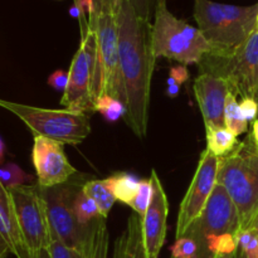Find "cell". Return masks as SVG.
<instances>
[{
  "label": "cell",
  "instance_id": "1",
  "mask_svg": "<svg viewBox=\"0 0 258 258\" xmlns=\"http://www.w3.org/2000/svg\"><path fill=\"white\" fill-rule=\"evenodd\" d=\"M118 54L126 92L125 121L138 138L148 133L150 90L156 58L151 44V23L136 14L127 0L117 12Z\"/></svg>",
  "mask_w": 258,
  "mask_h": 258
},
{
  "label": "cell",
  "instance_id": "2",
  "mask_svg": "<svg viewBox=\"0 0 258 258\" xmlns=\"http://www.w3.org/2000/svg\"><path fill=\"white\" fill-rule=\"evenodd\" d=\"M258 4L249 7L194 0L198 29L213 48L211 53H231L257 30Z\"/></svg>",
  "mask_w": 258,
  "mask_h": 258
},
{
  "label": "cell",
  "instance_id": "3",
  "mask_svg": "<svg viewBox=\"0 0 258 258\" xmlns=\"http://www.w3.org/2000/svg\"><path fill=\"white\" fill-rule=\"evenodd\" d=\"M217 183L236 206L242 229H248L258 213V146L251 133L223 158H219Z\"/></svg>",
  "mask_w": 258,
  "mask_h": 258
},
{
  "label": "cell",
  "instance_id": "4",
  "mask_svg": "<svg viewBox=\"0 0 258 258\" xmlns=\"http://www.w3.org/2000/svg\"><path fill=\"white\" fill-rule=\"evenodd\" d=\"M151 44L156 59L168 58L180 64H198L206 53L213 48L201 30L178 19L168 9L166 0H161L151 24Z\"/></svg>",
  "mask_w": 258,
  "mask_h": 258
},
{
  "label": "cell",
  "instance_id": "5",
  "mask_svg": "<svg viewBox=\"0 0 258 258\" xmlns=\"http://www.w3.org/2000/svg\"><path fill=\"white\" fill-rule=\"evenodd\" d=\"M201 75L221 78L237 97L258 102V29L231 53H206L198 63Z\"/></svg>",
  "mask_w": 258,
  "mask_h": 258
},
{
  "label": "cell",
  "instance_id": "6",
  "mask_svg": "<svg viewBox=\"0 0 258 258\" xmlns=\"http://www.w3.org/2000/svg\"><path fill=\"white\" fill-rule=\"evenodd\" d=\"M88 25L96 35V60L93 72V101L110 95L126 106V92L118 54L117 14L102 13L90 15Z\"/></svg>",
  "mask_w": 258,
  "mask_h": 258
},
{
  "label": "cell",
  "instance_id": "7",
  "mask_svg": "<svg viewBox=\"0 0 258 258\" xmlns=\"http://www.w3.org/2000/svg\"><path fill=\"white\" fill-rule=\"evenodd\" d=\"M0 107L19 117L33 136H43L68 145H78L91 134L90 115L71 110H52L0 98Z\"/></svg>",
  "mask_w": 258,
  "mask_h": 258
},
{
  "label": "cell",
  "instance_id": "8",
  "mask_svg": "<svg viewBox=\"0 0 258 258\" xmlns=\"http://www.w3.org/2000/svg\"><path fill=\"white\" fill-rule=\"evenodd\" d=\"M82 186L83 184L78 180H68L49 188L42 186V191L52 233L63 244L88 256L93 236V222L87 227L82 226L78 223L73 211V202Z\"/></svg>",
  "mask_w": 258,
  "mask_h": 258
},
{
  "label": "cell",
  "instance_id": "9",
  "mask_svg": "<svg viewBox=\"0 0 258 258\" xmlns=\"http://www.w3.org/2000/svg\"><path fill=\"white\" fill-rule=\"evenodd\" d=\"M20 233L32 258L43 249H49L52 228L48 219L47 206L42 186L38 183L10 189Z\"/></svg>",
  "mask_w": 258,
  "mask_h": 258
},
{
  "label": "cell",
  "instance_id": "10",
  "mask_svg": "<svg viewBox=\"0 0 258 258\" xmlns=\"http://www.w3.org/2000/svg\"><path fill=\"white\" fill-rule=\"evenodd\" d=\"M96 60V35L88 25L82 32V40L73 55L70 68V81L60 100V105L76 112H95L92 97L93 72Z\"/></svg>",
  "mask_w": 258,
  "mask_h": 258
},
{
  "label": "cell",
  "instance_id": "11",
  "mask_svg": "<svg viewBox=\"0 0 258 258\" xmlns=\"http://www.w3.org/2000/svg\"><path fill=\"white\" fill-rule=\"evenodd\" d=\"M241 231V219L236 206L227 194L226 189L217 183L204 211L193 222L184 236L196 239L204 251L212 254L207 247L208 238L222 234H233L237 237Z\"/></svg>",
  "mask_w": 258,
  "mask_h": 258
},
{
  "label": "cell",
  "instance_id": "12",
  "mask_svg": "<svg viewBox=\"0 0 258 258\" xmlns=\"http://www.w3.org/2000/svg\"><path fill=\"white\" fill-rule=\"evenodd\" d=\"M218 168L219 158L212 154L208 149H206L202 153L193 180L190 181L188 191L179 207L176 238L185 234L189 227L206 208L217 185Z\"/></svg>",
  "mask_w": 258,
  "mask_h": 258
},
{
  "label": "cell",
  "instance_id": "13",
  "mask_svg": "<svg viewBox=\"0 0 258 258\" xmlns=\"http://www.w3.org/2000/svg\"><path fill=\"white\" fill-rule=\"evenodd\" d=\"M32 160L37 173V183L43 188L59 185L76 174L64 154L63 144L43 136H35Z\"/></svg>",
  "mask_w": 258,
  "mask_h": 258
},
{
  "label": "cell",
  "instance_id": "14",
  "mask_svg": "<svg viewBox=\"0 0 258 258\" xmlns=\"http://www.w3.org/2000/svg\"><path fill=\"white\" fill-rule=\"evenodd\" d=\"M150 178L154 186L153 199L146 213L141 218L144 246L148 258H159L168 231L166 221H168L169 203L156 170L151 171Z\"/></svg>",
  "mask_w": 258,
  "mask_h": 258
},
{
  "label": "cell",
  "instance_id": "15",
  "mask_svg": "<svg viewBox=\"0 0 258 258\" xmlns=\"http://www.w3.org/2000/svg\"><path fill=\"white\" fill-rule=\"evenodd\" d=\"M193 88L206 128L226 127L224 108L227 96L231 92L228 85L221 78L199 75L194 81Z\"/></svg>",
  "mask_w": 258,
  "mask_h": 258
},
{
  "label": "cell",
  "instance_id": "16",
  "mask_svg": "<svg viewBox=\"0 0 258 258\" xmlns=\"http://www.w3.org/2000/svg\"><path fill=\"white\" fill-rule=\"evenodd\" d=\"M0 251H9L17 258H32L27 248L9 189L0 183Z\"/></svg>",
  "mask_w": 258,
  "mask_h": 258
},
{
  "label": "cell",
  "instance_id": "17",
  "mask_svg": "<svg viewBox=\"0 0 258 258\" xmlns=\"http://www.w3.org/2000/svg\"><path fill=\"white\" fill-rule=\"evenodd\" d=\"M112 258H148L143 236V221L138 214L128 218L126 228L113 244Z\"/></svg>",
  "mask_w": 258,
  "mask_h": 258
},
{
  "label": "cell",
  "instance_id": "18",
  "mask_svg": "<svg viewBox=\"0 0 258 258\" xmlns=\"http://www.w3.org/2000/svg\"><path fill=\"white\" fill-rule=\"evenodd\" d=\"M106 181L112 190L116 201H120L121 203L130 206L138 193L141 180H139L138 176H135L134 174L121 171V173L111 175L110 178L106 179Z\"/></svg>",
  "mask_w": 258,
  "mask_h": 258
},
{
  "label": "cell",
  "instance_id": "19",
  "mask_svg": "<svg viewBox=\"0 0 258 258\" xmlns=\"http://www.w3.org/2000/svg\"><path fill=\"white\" fill-rule=\"evenodd\" d=\"M82 190L92 199L97 206L100 216L107 218L115 204L116 198L108 186L106 179L103 180H87L83 183Z\"/></svg>",
  "mask_w": 258,
  "mask_h": 258
},
{
  "label": "cell",
  "instance_id": "20",
  "mask_svg": "<svg viewBox=\"0 0 258 258\" xmlns=\"http://www.w3.org/2000/svg\"><path fill=\"white\" fill-rule=\"evenodd\" d=\"M207 130V149L218 158H223L231 153L239 141L237 136L227 127L206 128Z\"/></svg>",
  "mask_w": 258,
  "mask_h": 258
},
{
  "label": "cell",
  "instance_id": "21",
  "mask_svg": "<svg viewBox=\"0 0 258 258\" xmlns=\"http://www.w3.org/2000/svg\"><path fill=\"white\" fill-rule=\"evenodd\" d=\"M238 97L233 92H229L226 100V108H224V121L226 127L236 136L242 135L248 130V122L242 115L241 107H239Z\"/></svg>",
  "mask_w": 258,
  "mask_h": 258
},
{
  "label": "cell",
  "instance_id": "22",
  "mask_svg": "<svg viewBox=\"0 0 258 258\" xmlns=\"http://www.w3.org/2000/svg\"><path fill=\"white\" fill-rule=\"evenodd\" d=\"M108 236L106 218L98 217L93 221V236L91 242L90 258H108Z\"/></svg>",
  "mask_w": 258,
  "mask_h": 258
},
{
  "label": "cell",
  "instance_id": "23",
  "mask_svg": "<svg viewBox=\"0 0 258 258\" xmlns=\"http://www.w3.org/2000/svg\"><path fill=\"white\" fill-rule=\"evenodd\" d=\"M73 211H75V216L78 223L85 227L90 226L96 218L101 217L95 202L82 189L76 196L75 202H73Z\"/></svg>",
  "mask_w": 258,
  "mask_h": 258
},
{
  "label": "cell",
  "instance_id": "24",
  "mask_svg": "<svg viewBox=\"0 0 258 258\" xmlns=\"http://www.w3.org/2000/svg\"><path fill=\"white\" fill-rule=\"evenodd\" d=\"M171 258H213L189 236L178 237L170 248Z\"/></svg>",
  "mask_w": 258,
  "mask_h": 258
},
{
  "label": "cell",
  "instance_id": "25",
  "mask_svg": "<svg viewBox=\"0 0 258 258\" xmlns=\"http://www.w3.org/2000/svg\"><path fill=\"white\" fill-rule=\"evenodd\" d=\"M95 111H98L108 122H116L125 117L126 106L122 101L110 95H103L95 101Z\"/></svg>",
  "mask_w": 258,
  "mask_h": 258
},
{
  "label": "cell",
  "instance_id": "26",
  "mask_svg": "<svg viewBox=\"0 0 258 258\" xmlns=\"http://www.w3.org/2000/svg\"><path fill=\"white\" fill-rule=\"evenodd\" d=\"M33 176L25 173L20 166L14 163L0 165V183L7 189H14L18 186L28 185L33 180Z\"/></svg>",
  "mask_w": 258,
  "mask_h": 258
},
{
  "label": "cell",
  "instance_id": "27",
  "mask_svg": "<svg viewBox=\"0 0 258 258\" xmlns=\"http://www.w3.org/2000/svg\"><path fill=\"white\" fill-rule=\"evenodd\" d=\"M154 194V186H153V180L150 179H146V180L140 181V186H139V190L136 193L135 198L133 199V202L130 203V206L133 208V211L135 212V214H138L139 217L143 218L144 214L148 211L149 206L151 203V199H153Z\"/></svg>",
  "mask_w": 258,
  "mask_h": 258
},
{
  "label": "cell",
  "instance_id": "28",
  "mask_svg": "<svg viewBox=\"0 0 258 258\" xmlns=\"http://www.w3.org/2000/svg\"><path fill=\"white\" fill-rule=\"evenodd\" d=\"M237 246L247 258H258V234L252 229H242L239 232Z\"/></svg>",
  "mask_w": 258,
  "mask_h": 258
},
{
  "label": "cell",
  "instance_id": "29",
  "mask_svg": "<svg viewBox=\"0 0 258 258\" xmlns=\"http://www.w3.org/2000/svg\"><path fill=\"white\" fill-rule=\"evenodd\" d=\"M49 253L52 258H90L87 254H83L76 249L70 248L63 244L59 239L52 233V243L49 247Z\"/></svg>",
  "mask_w": 258,
  "mask_h": 258
},
{
  "label": "cell",
  "instance_id": "30",
  "mask_svg": "<svg viewBox=\"0 0 258 258\" xmlns=\"http://www.w3.org/2000/svg\"><path fill=\"white\" fill-rule=\"evenodd\" d=\"M127 2L133 5L136 14L141 19L145 20V22H150L151 18H154L156 8L161 0H127Z\"/></svg>",
  "mask_w": 258,
  "mask_h": 258
},
{
  "label": "cell",
  "instance_id": "31",
  "mask_svg": "<svg viewBox=\"0 0 258 258\" xmlns=\"http://www.w3.org/2000/svg\"><path fill=\"white\" fill-rule=\"evenodd\" d=\"M88 4L90 15L102 14V13H113L117 14L121 0H86Z\"/></svg>",
  "mask_w": 258,
  "mask_h": 258
},
{
  "label": "cell",
  "instance_id": "32",
  "mask_svg": "<svg viewBox=\"0 0 258 258\" xmlns=\"http://www.w3.org/2000/svg\"><path fill=\"white\" fill-rule=\"evenodd\" d=\"M68 81H70V73L58 70L48 77V85L54 88L55 91H60V92L64 93V91L68 87Z\"/></svg>",
  "mask_w": 258,
  "mask_h": 258
},
{
  "label": "cell",
  "instance_id": "33",
  "mask_svg": "<svg viewBox=\"0 0 258 258\" xmlns=\"http://www.w3.org/2000/svg\"><path fill=\"white\" fill-rule=\"evenodd\" d=\"M242 115L247 122H254L258 118V102L252 98H243L239 103Z\"/></svg>",
  "mask_w": 258,
  "mask_h": 258
},
{
  "label": "cell",
  "instance_id": "34",
  "mask_svg": "<svg viewBox=\"0 0 258 258\" xmlns=\"http://www.w3.org/2000/svg\"><path fill=\"white\" fill-rule=\"evenodd\" d=\"M169 77L173 78V80L176 82V85L179 86L185 83L186 81L189 80V72L188 70H186V66L184 64L173 66V67L170 68V75H169Z\"/></svg>",
  "mask_w": 258,
  "mask_h": 258
},
{
  "label": "cell",
  "instance_id": "35",
  "mask_svg": "<svg viewBox=\"0 0 258 258\" xmlns=\"http://www.w3.org/2000/svg\"><path fill=\"white\" fill-rule=\"evenodd\" d=\"M179 92H180V86L179 85L168 86V88H166V96L170 98L176 97L179 95Z\"/></svg>",
  "mask_w": 258,
  "mask_h": 258
},
{
  "label": "cell",
  "instance_id": "36",
  "mask_svg": "<svg viewBox=\"0 0 258 258\" xmlns=\"http://www.w3.org/2000/svg\"><path fill=\"white\" fill-rule=\"evenodd\" d=\"M251 135L253 138L254 143L258 146V118L254 122H252V131H251Z\"/></svg>",
  "mask_w": 258,
  "mask_h": 258
},
{
  "label": "cell",
  "instance_id": "37",
  "mask_svg": "<svg viewBox=\"0 0 258 258\" xmlns=\"http://www.w3.org/2000/svg\"><path fill=\"white\" fill-rule=\"evenodd\" d=\"M4 158H5V144L3 141V139L0 138V165L4 164Z\"/></svg>",
  "mask_w": 258,
  "mask_h": 258
},
{
  "label": "cell",
  "instance_id": "38",
  "mask_svg": "<svg viewBox=\"0 0 258 258\" xmlns=\"http://www.w3.org/2000/svg\"><path fill=\"white\" fill-rule=\"evenodd\" d=\"M248 229H252V231H254L258 234V213H257V216L254 217L253 222H252L251 226H249Z\"/></svg>",
  "mask_w": 258,
  "mask_h": 258
},
{
  "label": "cell",
  "instance_id": "39",
  "mask_svg": "<svg viewBox=\"0 0 258 258\" xmlns=\"http://www.w3.org/2000/svg\"><path fill=\"white\" fill-rule=\"evenodd\" d=\"M236 253H217L213 258H234Z\"/></svg>",
  "mask_w": 258,
  "mask_h": 258
},
{
  "label": "cell",
  "instance_id": "40",
  "mask_svg": "<svg viewBox=\"0 0 258 258\" xmlns=\"http://www.w3.org/2000/svg\"><path fill=\"white\" fill-rule=\"evenodd\" d=\"M37 258H52L50 257L49 249H43V251H40V253L38 254Z\"/></svg>",
  "mask_w": 258,
  "mask_h": 258
},
{
  "label": "cell",
  "instance_id": "41",
  "mask_svg": "<svg viewBox=\"0 0 258 258\" xmlns=\"http://www.w3.org/2000/svg\"><path fill=\"white\" fill-rule=\"evenodd\" d=\"M234 258H247V257L244 256L243 252L239 251V249L237 248V252H236V254H234Z\"/></svg>",
  "mask_w": 258,
  "mask_h": 258
},
{
  "label": "cell",
  "instance_id": "42",
  "mask_svg": "<svg viewBox=\"0 0 258 258\" xmlns=\"http://www.w3.org/2000/svg\"><path fill=\"white\" fill-rule=\"evenodd\" d=\"M9 251H3L0 252V258H8V254H9Z\"/></svg>",
  "mask_w": 258,
  "mask_h": 258
},
{
  "label": "cell",
  "instance_id": "43",
  "mask_svg": "<svg viewBox=\"0 0 258 258\" xmlns=\"http://www.w3.org/2000/svg\"><path fill=\"white\" fill-rule=\"evenodd\" d=\"M75 4H76V7L81 8V5H82V0H75Z\"/></svg>",
  "mask_w": 258,
  "mask_h": 258
},
{
  "label": "cell",
  "instance_id": "44",
  "mask_svg": "<svg viewBox=\"0 0 258 258\" xmlns=\"http://www.w3.org/2000/svg\"><path fill=\"white\" fill-rule=\"evenodd\" d=\"M257 29H258V18H257Z\"/></svg>",
  "mask_w": 258,
  "mask_h": 258
},
{
  "label": "cell",
  "instance_id": "45",
  "mask_svg": "<svg viewBox=\"0 0 258 258\" xmlns=\"http://www.w3.org/2000/svg\"><path fill=\"white\" fill-rule=\"evenodd\" d=\"M2 252H3V251H2Z\"/></svg>",
  "mask_w": 258,
  "mask_h": 258
}]
</instances>
